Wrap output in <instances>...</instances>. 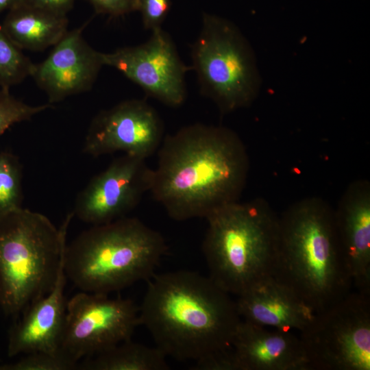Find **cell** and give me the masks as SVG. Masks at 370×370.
<instances>
[{"mask_svg": "<svg viewBox=\"0 0 370 370\" xmlns=\"http://www.w3.org/2000/svg\"><path fill=\"white\" fill-rule=\"evenodd\" d=\"M139 309L166 357L199 370H233L232 341L241 321L236 301L209 276L179 270L154 274Z\"/></svg>", "mask_w": 370, "mask_h": 370, "instance_id": "1", "label": "cell"}, {"mask_svg": "<svg viewBox=\"0 0 370 370\" xmlns=\"http://www.w3.org/2000/svg\"><path fill=\"white\" fill-rule=\"evenodd\" d=\"M51 107L50 103L28 105L14 97L9 88L0 86V136L14 124L28 121Z\"/></svg>", "mask_w": 370, "mask_h": 370, "instance_id": "23", "label": "cell"}, {"mask_svg": "<svg viewBox=\"0 0 370 370\" xmlns=\"http://www.w3.org/2000/svg\"><path fill=\"white\" fill-rule=\"evenodd\" d=\"M73 213L57 228L44 214L19 208L0 213V307L17 319L56 282Z\"/></svg>", "mask_w": 370, "mask_h": 370, "instance_id": "6", "label": "cell"}, {"mask_svg": "<svg viewBox=\"0 0 370 370\" xmlns=\"http://www.w3.org/2000/svg\"><path fill=\"white\" fill-rule=\"evenodd\" d=\"M149 192L170 218H206L239 201L249 170L247 148L232 130L194 123L167 135L157 151Z\"/></svg>", "mask_w": 370, "mask_h": 370, "instance_id": "2", "label": "cell"}, {"mask_svg": "<svg viewBox=\"0 0 370 370\" xmlns=\"http://www.w3.org/2000/svg\"><path fill=\"white\" fill-rule=\"evenodd\" d=\"M145 160L127 154L114 159L77 195L73 215L92 225L125 217L149 192L153 169Z\"/></svg>", "mask_w": 370, "mask_h": 370, "instance_id": "12", "label": "cell"}, {"mask_svg": "<svg viewBox=\"0 0 370 370\" xmlns=\"http://www.w3.org/2000/svg\"><path fill=\"white\" fill-rule=\"evenodd\" d=\"M103 66L113 67L145 92L173 108L186 98L185 75L191 67L181 60L171 37L162 28L139 45L101 53Z\"/></svg>", "mask_w": 370, "mask_h": 370, "instance_id": "10", "label": "cell"}, {"mask_svg": "<svg viewBox=\"0 0 370 370\" xmlns=\"http://www.w3.org/2000/svg\"><path fill=\"white\" fill-rule=\"evenodd\" d=\"M78 369L85 370H167L166 356L157 347L120 343L95 356L84 358Z\"/></svg>", "mask_w": 370, "mask_h": 370, "instance_id": "19", "label": "cell"}, {"mask_svg": "<svg viewBox=\"0 0 370 370\" xmlns=\"http://www.w3.org/2000/svg\"><path fill=\"white\" fill-rule=\"evenodd\" d=\"M234 370H309L299 336L241 319L232 341Z\"/></svg>", "mask_w": 370, "mask_h": 370, "instance_id": "15", "label": "cell"}, {"mask_svg": "<svg viewBox=\"0 0 370 370\" xmlns=\"http://www.w3.org/2000/svg\"><path fill=\"white\" fill-rule=\"evenodd\" d=\"M163 236L136 217L92 225L64 251V269L81 291L110 294L148 281L167 251Z\"/></svg>", "mask_w": 370, "mask_h": 370, "instance_id": "4", "label": "cell"}, {"mask_svg": "<svg viewBox=\"0 0 370 370\" xmlns=\"http://www.w3.org/2000/svg\"><path fill=\"white\" fill-rule=\"evenodd\" d=\"M334 211L338 237L352 284L370 293V183L352 182Z\"/></svg>", "mask_w": 370, "mask_h": 370, "instance_id": "14", "label": "cell"}, {"mask_svg": "<svg viewBox=\"0 0 370 370\" xmlns=\"http://www.w3.org/2000/svg\"><path fill=\"white\" fill-rule=\"evenodd\" d=\"M34 65L0 25V86L10 89L22 82L32 76Z\"/></svg>", "mask_w": 370, "mask_h": 370, "instance_id": "20", "label": "cell"}, {"mask_svg": "<svg viewBox=\"0 0 370 370\" xmlns=\"http://www.w3.org/2000/svg\"><path fill=\"white\" fill-rule=\"evenodd\" d=\"M190 54L201 93L222 114L249 107L255 101L261 84L256 56L234 23L204 13Z\"/></svg>", "mask_w": 370, "mask_h": 370, "instance_id": "7", "label": "cell"}, {"mask_svg": "<svg viewBox=\"0 0 370 370\" xmlns=\"http://www.w3.org/2000/svg\"><path fill=\"white\" fill-rule=\"evenodd\" d=\"M164 131L160 115L145 100L123 101L92 119L84 152L92 157L123 152L146 160L159 149Z\"/></svg>", "mask_w": 370, "mask_h": 370, "instance_id": "11", "label": "cell"}, {"mask_svg": "<svg viewBox=\"0 0 370 370\" xmlns=\"http://www.w3.org/2000/svg\"><path fill=\"white\" fill-rule=\"evenodd\" d=\"M202 249L209 277L237 297L272 277L279 217L262 198L237 201L210 213Z\"/></svg>", "mask_w": 370, "mask_h": 370, "instance_id": "5", "label": "cell"}, {"mask_svg": "<svg viewBox=\"0 0 370 370\" xmlns=\"http://www.w3.org/2000/svg\"><path fill=\"white\" fill-rule=\"evenodd\" d=\"M66 280L63 253L51 291L29 305L10 328L7 349L9 357L60 348L66 310L64 295Z\"/></svg>", "mask_w": 370, "mask_h": 370, "instance_id": "16", "label": "cell"}, {"mask_svg": "<svg viewBox=\"0 0 370 370\" xmlns=\"http://www.w3.org/2000/svg\"><path fill=\"white\" fill-rule=\"evenodd\" d=\"M86 25L68 30L47 58L34 65L32 77L47 94L50 104L89 90L103 66L101 52L83 38Z\"/></svg>", "mask_w": 370, "mask_h": 370, "instance_id": "13", "label": "cell"}, {"mask_svg": "<svg viewBox=\"0 0 370 370\" xmlns=\"http://www.w3.org/2000/svg\"><path fill=\"white\" fill-rule=\"evenodd\" d=\"M76 0H24L23 2L47 11L66 15L73 8Z\"/></svg>", "mask_w": 370, "mask_h": 370, "instance_id": "26", "label": "cell"}, {"mask_svg": "<svg viewBox=\"0 0 370 370\" xmlns=\"http://www.w3.org/2000/svg\"><path fill=\"white\" fill-rule=\"evenodd\" d=\"M99 14L119 16L136 10V0H87Z\"/></svg>", "mask_w": 370, "mask_h": 370, "instance_id": "25", "label": "cell"}, {"mask_svg": "<svg viewBox=\"0 0 370 370\" xmlns=\"http://www.w3.org/2000/svg\"><path fill=\"white\" fill-rule=\"evenodd\" d=\"M237 297L241 319L282 331L300 332L315 314L293 291L273 277Z\"/></svg>", "mask_w": 370, "mask_h": 370, "instance_id": "17", "label": "cell"}, {"mask_svg": "<svg viewBox=\"0 0 370 370\" xmlns=\"http://www.w3.org/2000/svg\"><path fill=\"white\" fill-rule=\"evenodd\" d=\"M21 49L42 51L57 44L68 32V19L25 2L9 10L1 25Z\"/></svg>", "mask_w": 370, "mask_h": 370, "instance_id": "18", "label": "cell"}, {"mask_svg": "<svg viewBox=\"0 0 370 370\" xmlns=\"http://www.w3.org/2000/svg\"><path fill=\"white\" fill-rule=\"evenodd\" d=\"M139 325L130 299L80 291L66 302L60 348L79 362L132 339Z\"/></svg>", "mask_w": 370, "mask_h": 370, "instance_id": "9", "label": "cell"}, {"mask_svg": "<svg viewBox=\"0 0 370 370\" xmlns=\"http://www.w3.org/2000/svg\"><path fill=\"white\" fill-rule=\"evenodd\" d=\"M309 370H370V293L350 291L299 332Z\"/></svg>", "mask_w": 370, "mask_h": 370, "instance_id": "8", "label": "cell"}, {"mask_svg": "<svg viewBox=\"0 0 370 370\" xmlns=\"http://www.w3.org/2000/svg\"><path fill=\"white\" fill-rule=\"evenodd\" d=\"M272 277L315 312L351 291L353 284L341 248L334 211L323 199H301L279 217Z\"/></svg>", "mask_w": 370, "mask_h": 370, "instance_id": "3", "label": "cell"}, {"mask_svg": "<svg viewBox=\"0 0 370 370\" xmlns=\"http://www.w3.org/2000/svg\"><path fill=\"white\" fill-rule=\"evenodd\" d=\"M22 165L12 153L0 151V213L21 208Z\"/></svg>", "mask_w": 370, "mask_h": 370, "instance_id": "21", "label": "cell"}, {"mask_svg": "<svg viewBox=\"0 0 370 370\" xmlns=\"http://www.w3.org/2000/svg\"><path fill=\"white\" fill-rule=\"evenodd\" d=\"M79 362L59 348L25 354L14 362L0 365V370H71L78 369Z\"/></svg>", "mask_w": 370, "mask_h": 370, "instance_id": "22", "label": "cell"}, {"mask_svg": "<svg viewBox=\"0 0 370 370\" xmlns=\"http://www.w3.org/2000/svg\"><path fill=\"white\" fill-rule=\"evenodd\" d=\"M24 0H0V14L5 11H9L22 3Z\"/></svg>", "mask_w": 370, "mask_h": 370, "instance_id": "27", "label": "cell"}, {"mask_svg": "<svg viewBox=\"0 0 370 370\" xmlns=\"http://www.w3.org/2000/svg\"><path fill=\"white\" fill-rule=\"evenodd\" d=\"M171 0H136V10L140 12L145 29L162 28L171 8Z\"/></svg>", "mask_w": 370, "mask_h": 370, "instance_id": "24", "label": "cell"}]
</instances>
